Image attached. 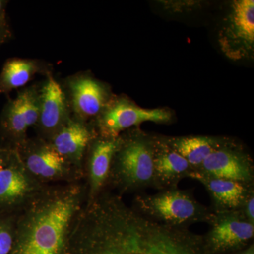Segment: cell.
<instances>
[{
  "instance_id": "cell-1",
  "label": "cell",
  "mask_w": 254,
  "mask_h": 254,
  "mask_svg": "<svg viewBox=\"0 0 254 254\" xmlns=\"http://www.w3.org/2000/svg\"><path fill=\"white\" fill-rule=\"evenodd\" d=\"M168 232L167 225L103 190L82 206L61 254H160Z\"/></svg>"
},
{
  "instance_id": "cell-2",
  "label": "cell",
  "mask_w": 254,
  "mask_h": 254,
  "mask_svg": "<svg viewBox=\"0 0 254 254\" xmlns=\"http://www.w3.org/2000/svg\"><path fill=\"white\" fill-rule=\"evenodd\" d=\"M86 200L83 181L47 187L16 214L9 254H61L73 220Z\"/></svg>"
},
{
  "instance_id": "cell-3",
  "label": "cell",
  "mask_w": 254,
  "mask_h": 254,
  "mask_svg": "<svg viewBox=\"0 0 254 254\" xmlns=\"http://www.w3.org/2000/svg\"><path fill=\"white\" fill-rule=\"evenodd\" d=\"M154 140L141 133L120 136L114 155L108 185L129 192L154 185Z\"/></svg>"
},
{
  "instance_id": "cell-4",
  "label": "cell",
  "mask_w": 254,
  "mask_h": 254,
  "mask_svg": "<svg viewBox=\"0 0 254 254\" xmlns=\"http://www.w3.org/2000/svg\"><path fill=\"white\" fill-rule=\"evenodd\" d=\"M133 208L143 216L169 226L185 227L196 222H210L213 213L187 192L174 189L154 195H138Z\"/></svg>"
},
{
  "instance_id": "cell-5",
  "label": "cell",
  "mask_w": 254,
  "mask_h": 254,
  "mask_svg": "<svg viewBox=\"0 0 254 254\" xmlns=\"http://www.w3.org/2000/svg\"><path fill=\"white\" fill-rule=\"evenodd\" d=\"M16 150L28 173L43 185L84 180V173L65 160L47 140L40 137L27 138Z\"/></svg>"
},
{
  "instance_id": "cell-6",
  "label": "cell",
  "mask_w": 254,
  "mask_h": 254,
  "mask_svg": "<svg viewBox=\"0 0 254 254\" xmlns=\"http://www.w3.org/2000/svg\"><path fill=\"white\" fill-rule=\"evenodd\" d=\"M219 46L229 59H250L254 50V1L237 0L224 20L218 35Z\"/></svg>"
},
{
  "instance_id": "cell-7",
  "label": "cell",
  "mask_w": 254,
  "mask_h": 254,
  "mask_svg": "<svg viewBox=\"0 0 254 254\" xmlns=\"http://www.w3.org/2000/svg\"><path fill=\"white\" fill-rule=\"evenodd\" d=\"M48 186L28 173L17 150H13L0 172V213L16 215Z\"/></svg>"
},
{
  "instance_id": "cell-8",
  "label": "cell",
  "mask_w": 254,
  "mask_h": 254,
  "mask_svg": "<svg viewBox=\"0 0 254 254\" xmlns=\"http://www.w3.org/2000/svg\"><path fill=\"white\" fill-rule=\"evenodd\" d=\"M40 115V93L36 88L23 90L6 105L0 117V148L16 150L27 139L30 127Z\"/></svg>"
},
{
  "instance_id": "cell-9",
  "label": "cell",
  "mask_w": 254,
  "mask_h": 254,
  "mask_svg": "<svg viewBox=\"0 0 254 254\" xmlns=\"http://www.w3.org/2000/svg\"><path fill=\"white\" fill-rule=\"evenodd\" d=\"M212 227L204 241L209 254H222L240 250L254 237V224L242 210L217 211L210 221Z\"/></svg>"
},
{
  "instance_id": "cell-10",
  "label": "cell",
  "mask_w": 254,
  "mask_h": 254,
  "mask_svg": "<svg viewBox=\"0 0 254 254\" xmlns=\"http://www.w3.org/2000/svg\"><path fill=\"white\" fill-rule=\"evenodd\" d=\"M171 114L163 109H143L128 100H120L108 107L98 117V136L117 138L127 128L145 122L168 123Z\"/></svg>"
},
{
  "instance_id": "cell-11",
  "label": "cell",
  "mask_w": 254,
  "mask_h": 254,
  "mask_svg": "<svg viewBox=\"0 0 254 254\" xmlns=\"http://www.w3.org/2000/svg\"><path fill=\"white\" fill-rule=\"evenodd\" d=\"M120 141V136L105 138L97 135L88 145L83 163L87 200L98 196L108 185L114 155Z\"/></svg>"
},
{
  "instance_id": "cell-12",
  "label": "cell",
  "mask_w": 254,
  "mask_h": 254,
  "mask_svg": "<svg viewBox=\"0 0 254 254\" xmlns=\"http://www.w3.org/2000/svg\"><path fill=\"white\" fill-rule=\"evenodd\" d=\"M206 176L225 179L250 185L254 178L252 160L245 153L225 144L193 169Z\"/></svg>"
},
{
  "instance_id": "cell-13",
  "label": "cell",
  "mask_w": 254,
  "mask_h": 254,
  "mask_svg": "<svg viewBox=\"0 0 254 254\" xmlns=\"http://www.w3.org/2000/svg\"><path fill=\"white\" fill-rule=\"evenodd\" d=\"M61 86L49 76L40 93V115L36 127L40 138L49 141L70 120Z\"/></svg>"
},
{
  "instance_id": "cell-14",
  "label": "cell",
  "mask_w": 254,
  "mask_h": 254,
  "mask_svg": "<svg viewBox=\"0 0 254 254\" xmlns=\"http://www.w3.org/2000/svg\"><path fill=\"white\" fill-rule=\"evenodd\" d=\"M96 132L78 119H70L49 140L50 144L65 160L83 171V163L88 145Z\"/></svg>"
},
{
  "instance_id": "cell-15",
  "label": "cell",
  "mask_w": 254,
  "mask_h": 254,
  "mask_svg": "<svg viewBox=\"0 0 254 254\" xmlns=\"http://www.w3.org/2000/svg\"><path fill=\"white\" fill-rule=\"evenodd\" d=\"M153 165L154 185L163 188H175L179 181L188 177L193 169L167 141L154 140Z\"/></svg>"
},
{
  "instance_id": "cell-16",
  "label": "cell",
  "mask_w": 254,
  "mask_h": 254,
  "mask_svg": "<svg viewBox=\"0 0 254 254\" xmlns=\"http://www.w3.org/2000/svg\"><path fill=\"white\" fill-rule=\"evenodd\" d=\"M188 177L198 180L204 185L216 205L217 211L241 210L252 193L245 184L206 176L193 169Z\"/></svg>"
},
{
  "instance_id": "cell-17",
  "label": "cell",
  "mask_w": 254,
  "mask_h": 254,
  "mask_svg": "<svg viewBox=\"0 0 254 254\" xmlns=\"http://www.w3.org/2000/svg\"><path fill=\"white\" fill-rule=\"evenodd\" d=\"M72 105L78 120H86L101 113L106 101L103 87L93 78L80 77L70 83Z\"/></svg>"
},
{
  "instance_id": "cell-18",
  "label": "cell",
  "mask_w": 254,
  "mask_h": 254,
  "mask_svg": "<svg viewBox=\"0 0 254 254\" xmlns=\"http://www.w3.org/2000/svg\"><path fill=\"white\" fill-rule=\"evenodd\" d=\"M167 142L193 169L198 168L214 150L225 145L218 139L206 136L179 137Z\"/></svg>"
},
{
  "instance_id": "cell-19",
  "label": "cell",
  "mask_w": 254,
  "mask_h": 254,
  "mask_svg": "<svg viewBox=\"0 0 254 254\" xmlns=\"http://www.w3.org/2000/svg\"><path fill=\"white\" fill-rule=\"evenodd\" d=\"M37 71L38 66L31 60H7L0 73V93H8L25 86Z\"/></svg>"
},
{
  "instance_id": "cell-20",
  "label": "cell",
  "mask_w": 254,
  "mask_h": 254,
  "mask_svg": "<svg viewBox=\"0 0 254 254\" xmlns=\"http://www.w3.org/2000/svg\"><path fill=\"white\" fill-rule=\"evenodd\" d=\"M16 215L0 213V254H9L14 245Z\"/></svg>"
},
{
  "instance_id": "cell-21",
  "label": "cell",
  "mask_w": 254,
  "mask_h": 254,
  "mask_svg": "<svg viewBox=\"0 0 254 254\" xmlns=\"http://www.w3.org/2000/svg\"><path fill=\"white\" fill-rule=\"evenodd\" d=\"M241 210L243 212L246 218L252 223L254 224V196L253 193H251L250 196L246 200L243 208Z\"/></svg>"
},
{
  "instance_id": "cell-22",
  "label": "cell",
  "mask_w": 254,
  "mask_h": 254,
  "mask_svg": "<svg viewBox=\"0 0 254 254\" xmlns=\"http://www.w3.org/2000/svg\"><path fill=\"white\" fill-rule=\"evenodd\" d=\"M11 37V32L10 30L7 20L0 18V46L6 43Z\"/></svg>"
},
{
  "instance_id": "cell-23",
  "label": "cell",
  "mask_w": 254,
  "mask_h": 254,
  "mask_svg": "<svg viewBox=\"0 0 254 254\" xmlns=\"http://www.w3.org/2000/svg\"><path fill=\"white\" fill-rule=\"evenodd\" d=\"M12 151V149L0 148V172L7 165Z\"/></svg>"
},
{
  "instance_id": "cell-24",
  "label": "cell",
  "mask_w": 254,
  "mask_h": 254,
  "mask_svg": "<svg viewBox=\"0 0 254 254\" xmlns=\"http://www.w3.org/2000/svg\"><path fill=\"white\" fill-rule=\"evenodd\" d=\"M8 1L0 0V18L6 19V9Z\"/></svg>"
},
{
  "instance_id": "cell-25",
  "label": "cell",
  "mask_w": 254,
  "mask_h": 254,
  "mask_svg": "<svg viewBox=\"0 0 254 254\" xmlns=\"http://www.w3.org/2000/svg\"><path fill=\"white\" fill-rule=\"evenodd\" d=\"M240 254H254V246L252 245L250 248L247 249L245 252H242Z\"/></svg>"
}]
</instances>
